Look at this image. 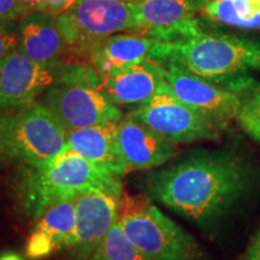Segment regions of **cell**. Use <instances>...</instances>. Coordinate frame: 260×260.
<instances>
[{"mask_svg": "<svg viewBox=\"0 0 260 260\" xmlns=\"http://www.w3.org/2000/svg\"><path fill=\"white\" fill-rule=\"evenodd\" d=\"M251 181V168L239 154L199 151L149 174L145 189L149 199L199 225H209L230 210Z\"/></svg>", "mask_w": 260, "mask_h": 260, "instance_id": "6da1fadb", "label": "cell"}, {"mask_svg": "<svg viewBox=\"0 0 260 260\" xmlns=\"http://www.w3.org/2000/svg\"><path fill=\"white\" fill-rule=\"evenodd\" d=\"M24 167L17 175L16 197L24 212L35 219L52 203L82 190L98 188L123 193L122 176L70 148L44 164Z\"/></svg>", "mask_w": 260, "mask_h": 260, "instance_id": "7a4b0ae2", "label": "cell"}, {"mask_svg": "<svg viewBox=\"0 0 260 260\" xmlns=\"http://www.w3.org/2000/svg\"><path fill=\"white\" fill-rule=\"evenodd\" d=\"M259 53L260 46L255 42L200 31L181 41H158L151 61L211 81L252 68Z\"/></svg>", "mask_w": 260, "mask_h": 260, "instance_id": "3957f363", "label": "cell"}, {"mask_svg": "<svg viewBox=\"0 0 260 260\" xmlns=\"http://www.w3.org/2000/svg\"><path fill=\"white\" fill-rule=\"evenodd\" d=\"M117 223L151 260H207L199 242L165 216L148 197L121 195Z\"/></svg>", "mask_w": 260, "mask_h": 260, "instance_id": "277c9868", "label": "cell"}, {"mask_svg": "<svg viewBox=\"0 0 260 260\" xmlns=\"http://www.w3.org/2000/svg\"><path fill=\"white\" fill-rule=\"evenodd\" d=\"M174 145L218 140L228 122L182 103L167 89L129 113Z\"/></svg>", "mask_w": 260, "mask_h": 260, "instance_id": "5b68a950", "label": "cell"}, {"mask_svg": "<svg viewBox=\"0 0 260 260\" xmlns=\"http://www.w3.org/2000/svg\"><path fill=\"white\" fill-rule=\"evenodd\" d=\"M68 47L89 52L111 35L133 31L135 24L132 0H77L70 10L56 17Z\"/></svg>", "mask_w": 260, "mask_h": 260, "instance_id": "8992f818", "label": "cell"}, {"mask_svg": "<svg viewBox=\"0 0 260 260\" xmlns=\"http://www.w3.org/2000/svg\"><path fill=\"white\" fill-rule=\"evenodd\" d=\"M65 149H68L67 130L44 103L32 102L11 116L9 159L37 167Z\"/></svg>", "mask_w": 260, "mask_h": 260, "instance_id": "52a82bcc", "label": "cell"}, {"mask_svg": "<svg viewBox=\"0 0 260 260\" xmlns=\"http://www.w3.org/2000/svg\"><path fill=\"white\" fill-rule=\"evenodd\" d=\"M45 105L65 130L119 122L123 113L99 89L80 83H60L45 94Z\"/></svg>", "mask_w": 260, "mask_h": 260, "instance_id": "ba28073f", "label": "cell"}, {"mask_svg": "<svg viewBox=\"0 0 260 260\" xmlns=\"http://www.w3.org/2000/svg\"><path fill=\"white\" fill-rule=\"evenodd\" d=\"M201 0H136L132 32L162 42H176L199 34L197 11Z\"/></svg>", "mask_w": 260, "mask_h": 260, "instance_id": "9c48e42d", "label": "cell"}, {"mask_svg": "<svg viewBox=\"0 0 260 260\" xmlns=\"http://www.w3.org/2000/svg\"><path fill=\"white\" fill-rule=\"evenodd\" d=\"M121 195L98 189L82 190L76 194V219L73 235L64 248L79 260H87L103 241L118 218Z\"/></svg>", "mask_w": 260, "mask_h": 260, "instance_id": "30bf717a", "label": "cell"}, {"mask_svg": "<svg viewBox=\"0 0 260 260\" xmlns=\"http://www.w3.org/2000/svg\"><path fill=\"white\" fill-rule=\"evenodd\" d=\"M56 65L31 60L15 50L0 60V109L22 107L58 80Z\"/></svg>", "mask_w": 260, "mask_h": 260, "instance_id": "8fae6325", "label": "cell"}, {"mask_svg": "<svg viewBox=\"0 0 260 260\" xmlns=\"http://www.w3.org/2000/svg\"><path fill=\"white\" fill-rule=\"evenodd\" d=\"M162 73L167 89L182 103L223 121L236 119L242 105L237 93L176 68L162 67Z\"/></svg>", "mask_w": 260, "mask_h": 260, "instance_id": "7c38bea8", "label": "cell"}, {"mask_svg": "<svg viewBox=\"0 0 260 260\" xmlns=\"http://www.w3.org/2000/svg\"><path fill=\"white\" fill-rule=\"evenodd\" d=\"M117 148L125 174L161 167L177 154L176 145L130 115L118 122Z\"/></svg>", "mask_w": 260, "mask_h": 260, "instance_id": "4fadbf2b", "label": "cell"}, {"mask_svg": "<svg viewBox=\"0 0 260 260\" xmlns=\"http://www.w3.org/2000/svg\"><path fill=\"white\" fill-rule=\"evenodd\" d=\"M165 84L161 65L145 61L102 76L98 89L116 106L139 107L164 89Z\"/></svg>", "mask_w": 260, "mask_h": 260, "instance_id": "5bb4252c", "label": "cell"}, {"mask_svg": "<svg viewBox=\"0 0 260 260\" xmlns=\"http://www.w3.org/2000/svg\"><path fill=\"white\" fill-rule=\"evenodd\" d=\"M76 219V194L52 203L45 209L28 237L25 255L41 259L63 248L73 235Z\"/></svg>", "mask_w": 260, "mask_h": 260, "instance_id": "9a60e30c", "label": "cell"}, {"mask_svg": "<svg viewBox=\"0 0 260 260\" xmlns=\"http://www.w3.org/2000/svg\"><path fill=\"white\" fill-rule=\"evenodd\" d=\"M17 50L31 60L56 65L68 45L58 29L56 17L47 12H32L18 25Z\"/></svg>", "mask_w": 260, "mask_h": 260, "instance_id": "2e32d148", "label": "cell"}, {"mask_svg": "<svg viewBox=\"0 0 260 260\" xmlns=\"http://www.w3.org/2000/svg\"><path fill=\"white\" fill-rule=\"evenodd\" d=\"M157 44V40L135 32L115 34L100 41L90 51V57L102 77L133 65L151 61Z\"/></svg>", "mask_w": 260, "mask_h": 260, "instance_id": "e0dca14e", "label": "cell"}, {"mask_svg": "<svg viewBox=\"0 0 260 260\" xmlns=\"http://www.w3.org/2000/svg\"><path fill=\"white\" fill-rule=\"evenodd\" d=\"M117 126L118 122H110L67 130L68 148L123 176L125 172L117 148Z\"/></svg>", "mask_w": 260, "mask_h": 260, "instance_id": "ac0fdd59", "label": "cell"}, {"mask_svg": "<svg viewBox=\"0 0 260 260\" xmlns=\"http://www.w3.org/2000/svg\"><path fill=\"white\" fill-rule=\"evenodd\" d=\"M207 18L243 29H260V0H206L200 8Z\"/></svg>", "mask_w": 260, "mask_h": 260, "instance_id": "d6986e66", "label": "cell"}, {"mask_svg": "<svg viewBox=\"0 0 260 260\" xmlns=\"http://www.w3.org/2000/svg\"><path fill=\"white\" fill-rule=\"evenodd\" d=\"M87 260H151L136 248L116 222Z\"/></svg>", "mask_w": 260, "mask_h": 260, "instance_id": "ffe728a7", "label": "cell"}, {"mask_svg": "<svg viewBox=\"0 0 260 260\" xmlns=\"http://www.w3.org/2000/svg\"><path fill=\"white\" fill-rule=\"evenodd\" d=\"M236 121L249 138L260 144V87L248 96L242 98V105Z\"/></svg>", "mask_w": 260, "mask_h": 260, "instance_id": "44dd1931", "label": "cell"}, {"mask_svg": "<svg viewBox=\"0 0 260 260\" xmlns=\"http://www.w3.org/2000/svg\"><path fill=\"white\" fill-rule=\"evenodd\" d=\"M18 27L14 21L0 17V60L18 47Z\"/></svg>", "mask_w": 260, "mask_h": 260, "instance_id": "7402d4cb", "label": "cell"}, {"mask_svg": "<svg viewBox=\"0 0 260 260\" xmlns=\"http://www.w3.org/2000/svg\"><path fill=\"white\" fill-rule=\"evenodd\" d=\"M27 11L19 0H0V17L17 21L27 16Z\"/></svg>", "mask_w": 260, "mask_h": 260, "instance_id": "603a6c76", "label": "cell"}, {"mask_svg": "<svg viewBox=\"0 0 260 260\" xmlns=\"http://www.w3.org/2000/svg\"><path fill=\"white\" fill-rule=\"evenodd\" d=\"M10 122H11V115L0 113V160L9 159L8 142Z\"/></svg>", "mask_w": 260, "mask_h": 260, "instance_id": "cb8c5ba5", "label": "cell"}, {"mask_svg": "<svg viewBox=\"0 0 260 260\" xmlns=\"http://www.w3.org/2000/svg\"><path fill=\"white\" fill-rule=\"evenodd\" d=\"M77 0H46V11L54 17L59 16L76 4Z\"/></svg>", "mask_w": 260, "mask_h": 260, "instance_id": "d4e9b609", "label": "cell"}, {"mask_svg": "<svg viewBox=\"0 0 260 260\" xmlns=\"http://www.w3.org/2000/svg\"><path fill=\"white\" fill-rule=\"evenodd\" d=\"M243 260H260V228L253 236L251 243L245 253Z\"/></svg>", "mask_w": 260, "mask_h": 260, "instance_id": "484cf974", "label": "cell"}, {"mask_svg": "<svg viewBox=\"0 0 260 260\" xmlns=\"http://www.w3.org/2000/svg\"><path fill=\"white\" fill-rule=\"evenodd\" d=\"M27 11V14L32 12H45L46 11V0H19Z\"/></svg>", "mask_w": 260, "mask_h": 260, "instance_id": "4316f807", "label": "cell"}, {"mask_svg": "<svg viewBox=\"0 0 260 260\" xmlns=\"http://www.w3.org/2000/svg\"><path fill=\"white\" fill-rule=\"evenodd\" d=\"M0 260H25L23 255H21L17 252L6 251L0 253Z\"/></svg>", "mask_w": 260, "mask_h": 260, "instance_id": "83f0119b", "label": "cell"}, {"mask_svg": "<svg viewBox=\"0 0 260 260\" xmlns=\"http://www.w3.org/2000/svg\"><path fill=\"white\" fill-rule=\"evenodd\" d=\"M252 68L260 70V53L258 54V57L255 58L254 61H253V63H252Z\"/></svg>", "mask_w": 260, "mask_h": 260, "instance_id": "f1b7e54d", "label": "cell"}, {"mask_svg": "<svg viewBox=\"0 0 260 260\" xmlns=\"http://www.w3.org/2000/svg\"><path fill=\"white\" fill-rule=\"evenodd\" d=\"M132 2H136V0H132Z\"/></svg>", "mask_w": 260, "mask_h": 260, "instance_id": "f546056e", "label": "cell"}]
</instances>
